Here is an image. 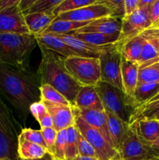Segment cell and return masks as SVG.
I'll list each match as a JSON object with an SVG mask.
<instances>
[{
  "instance_id": "6",
  "label": "cell",
  "mask_w": 159,
  "mask_h": 160,
  "mask_svg": "<svg viewBox=\"0 0 159 160\" xmlns=\"http://www.w3.org/2000/svg\"><path fill=\"white\" fill-rule=\"evenodd\" d=\"M65 69L72 78L84 86H96L101 81L99 58L70 56L64 59Z\"/></svg>"
},
{
  "instance_id": "5",
  "label": "cell",
  "mask_w": 159,
  "mask_h": 160,
  "mask_svg": "<svg viewBox=\"0 0 159 160\" xmlns=\"http://www.w3.org/2000/svg\"><path fill=\"white\" fill-rule=\"evenodd\" d=\"M95 89L104 111L112 112L129 124L135 110L132 98L128 97L123 91L103 81H100L95 86Z\"/></svg>"
},
{
  "instance_id": "53",
  "label": "cell",
  "mask_w": 159,
  "mask_h": 160,
  "mask_svg": "<svg viewBox=\"0 0 159 160\" xmlns=\"http://www.w3.org/2000/svg\"><path fill=\"white\" fill-rule=\"evenodd\" d=\"M153 160H159V158L158 157H156L155 159H154Z\"/></svg>"
},
{
  "instance_id": "7",
  "label": "cell",
  "mask_w": 159,
  "mask_h": 160,
  "mask_svg": "<svg viewBox=\"0 0 159 160\" xmlns=\"http://www.w3.org/2000/svg\"><path fill=\"white\" fill-rule=\"evenodd\" d=\"M122 43L117 42L106 48L99 56L101 81L124 92L121 78Z\"/></svg>"
},
{
  "instance_id": "40",
  "label": "cell",
  "mask_w": 159,
  "mask_h": 160,
  "mask_svg": "<svg viewBox=\"0 0 159 160\" xmlns=\"http://www.w3.org/2000/svg\"><path fill=\"white\" fill-rule=\"evenodd\" d=\"M149 17L152 27L154 28L159 21V0H154L150 7Z\"/></svg>"
},
{
  "instance_id": "35",
  "label": "cell",
  "mask_w": 159,
  "mask_h": 160,
  "mask_svg": "<svg viewBox=\"0 0 159 160\" xmlns=\"http://www.w3.org/2000/svg\"><path fill=\"white\" fill-rule=\"evenodd\" d=\"M98 2L108 8L110 17L123 20L126 16L125 0H98Z\"/></svg>"
},
{
  "instance_id": "57",
  "label": "cell",
  "mask_w": 159,
  "mask_h": 160,
  "mask_svg": "<svg viewBox=\"0 0 159 160\" xmlns=\"http://www.w3.org/2000/svg\"><path fill=\"white\" fill-rule=\"evenodd\" d=\"M17 160H23V159H20V158H19V159H17Z\"/></svg>"
},
{
  "instance_id": "47",
  "label": "cell",
  "mask_w": 159,
  "mask_h": 160,
  "mask_svg": "<svg viewBox=\"0 0 159 160\" xmlns=\"http://www.w3.org/2000/svg\"><path fill=\"white\" fill-rule=\"evenodd\" d=\"M73 160H98V158L95 157H87V156H76Z\"/></svg>"
},
{
  "instance_id": "30",
  "label": "cell",
  "mask_w": 159,
  "mask_h": 160,
  "mask_svg": "<svg viewBox=\"0 0 159 160\" xmlns=\"http://www.w3.org/2000/svg\"><path fill=\"white\" fill-rule=\"evenodd\" d=\"M41 101H46L56 104L71 106L68 100L56 89L48 84H42L40 87Z\"/></svg>"
},
{
  "instance_id": "45",
  "label": "cell",
  "mask_w": 159,
  "mask_h": 160,
  "mask_svg": "<svg viewBox=\"0 0 159 160\" xmlns=\"http://www.w3.org/2000/svg\"><path fill=\"white\" fill-rule=\"evenodd\" d=\"M151 148L152 149L153 152L155 155L156 157L159 158V137L152 145H151Z\"/></svg>"
},
{
  "instance_id": "9",
  "label": "cell",
  "mask_w": 159,
  "mask_h": 160,
  "mask_svg": "<svg viewBox=\"0 0 159 160\" xmlns=\"http://www.w3.org/2000/svg\"><path fill=\"white\" fill-rule=\"evenodd\" d=\"M118 154L119 160H153L156 158L151 145L140 138L131 129Z\"/></svg>"
},
{
  "instance_id": "32",
  "label": "cell",
  "mask_w": 159,
  "mask_h": 160,
  "mask_svg": "<svg viewBox=\"0 0 159 160\" xmlns=\"http://www.w3.org/2000/svg\"><path fill=\"white\" fill-rule=\"evenodd\" d=\"M78 156L77 130L73 126L67 128V142L65 148V160H73Z\"/></svg>"
},
{
  "instance_id": "14",
  "label": "cell",
  "mask_w": 159,
  "mask_h": 160,
  "mask_svg": "<svg viewBox=\"0 0 159 160\" xmlns=\"http://www.w3.org/2000/svg\"><path fill=\"white\" fill-rule=\"evenodd\" d=\"M42 102L52 119L53 128L57 132L74 125L75 120L71 106L56 104L46 101Z\"/></svg>"
},
{
  "instance_id": "39",
  "label": "cell",
  "mask_w": 159,
  "mask_h": 160,
  "mask_svg": "<svg viewBox=\"0 0 159 160\" xmlns=\"http://www.w3.org/2000/svg\"><path fill=\"white\" fill-rule=\"evenodd\" d=\"M41 131L44 140L46 144L48 152L53 156L55 152V144L58 132L53 128H43V129H41Z\"/></svg>"
},
{
  "instance_id": "36",
  "label": "cell",
  "mask_w": 159,
  "mask_h": 160,
  "mask_svg": "<svg viewBox=\"0 0 159 160\" xmlns=\"http://www.w3.org/2000/svg\"><path fill=\"white\" fill-rule=\"evenodd\" d=\"M67 142V129L58 131L55 144V152L53 158L59 160H65V148Z\"/></svg>"
},
{
  "instance_id": "21",
  "label": "cell",
  "mask_w": 159,
  "mask_h": 160,
  "mask_svg": "<svg viewBox=\"0 0 159 160\" xmlns=\"http://www.w3.org/2000/svg\"><path fill=\"white\" fill-rule=\"evenodd\" d=\"M38 46L44 47L46 49L52 51L63 57L79 56L63 41L52 34H45L34 36Z\"/></svg>"
},
{
  "instance_id": "50",
  "label": "cell",
  "mask_w": 159,
  "mask_h": 160,
  "mask_svg": "<svg viewBox=\"0 0 159 160\" xmlns=\"http://www.w3.org/2000/svg\"><path fill=\"white\" fill-rule=\"evenodd\" d=\"M151 119H154V120H157V121H159V112H158V113L156 114V115H154V117H153L152 118H151Z\"/></svg>"
},
{
  "instance_id": "52",
  "label": "cell",
  "mask_w": 159,
  "mask_h": 160,
  "mask_svg": "<svg viewBox=\"0 0 159 160\" xmlns=\"http://www.w3.org/2000/svg\"><path fill=\"white\" fill-rule=\"evenodd\" d=\"M154 28H159V21H158V23H157V25H156V26L154 27Z\"/></svg>"
},
{
  "instance_id": "8",
  "label": "cell",
  "mask_w": 159,
  "mask_h": 160,
  "mask_svg": "<svg viewBox=\"0 0 159 160\" xmlns=\"http://www.w3.org/2000/svg\"><path fill=\"white\" fill-rule=\"evenodd\" d=\"M74 126L84 138L91 145L98 159L119 160L118 152L104 139V138L91 126L87 124L81 117L73 113Z\"/></svg>"
},
{
  "instance_id": "33",
  "label": "cell",
  "mask_w": 159,
  "mask_h": 160,
  "mask_svg": "<svg viewBox=\"0 0 159 160\" xmlns=\"http://www.w3.org/2000/svg\"><path fill=\"white\" fill-rule=\"evenodd\" d=\"M138 83L139 84H158L159 70L154 65L140 67V68L139 67Z\"/></svg>"
},
{
  "instance_id": "56",
  "label": "cell",
  "mask_w": 159,
  "mask_h": 160,
  "mask_svg": "<svg viewBox=\"0 0 159 160\" xmlns=\"http://www.w3.org/2000/svg\"><path fill=\"white\" fill-rule=\"evenodd\" d=\"M98 160H111V159H98Z\"/></svg>"
},
{
  "instance_id": "24",
  "label": "cell",
  "mask_w": 159,
  "mask_h": 160,
  "mask_svg": "<svg viewBox=\"0 0 159 160\" xmlns=\"http://www.w3.org/2000/svg\"><path fill=\"white\" fill-rule=\"evenodd\" d=\"M72 36L83 42L97 46H105L114 45L119 42L120 34H105L100 33H71Z\"/></svg>"
},
{
  "instance_id": "51",
  "label": "cell",
  "mask_w": 159,
  "mask_h": 160,
  "mask_svg": "<svg viewBox=\"0 0 159 160\" xmlns=\"http://www.w3.org/2000/svg\"><path fill=\"white\" fill-rule=\"evenodd\" d=\"M153 65L154 66V67H156V68L157 69V70H159V62H156V63H154V64H153Z\"/></svg>"
},
{
  "instance_id": "46",
  "label": "cell",
  "mask_w": 159,
  "mask_h": 160,
  "mask_svg": "<svg viewBox=\"0 0 159 160\" xmlns=\"http://www.w3.org/2000/svg\"><path fill=\"white\" fill-rule=\"evenodd\" d=\"M149 41L153 44V45H154V47L156 48V49H157V52H158V54H159V38L149 39Z\"/></svg>"
},
{
  "instance_id": "55",
  "label": "cell",
  "mask_w": 159,
  "mask_h": 160,
  "mask_svg": "<svg viewBox=\"0 0 159 160\" xmlns=\"http://www.w3.org/2000/svg\"><path fill=\"white\" fill-rule=\"evenodd\" d=\"M52 160H59V159H55V158H53Z\"/></svg>"
},
{
  "instance_id": "29",
  "label": "cell",
  "mask_w": 159,
  "mask_h": 160,
  "mask_svg": "<svg viewBox=\"0 0 159 160\" xmlns=\"http://www.w3.org/2000/svg\"><path fill=\"white\" fill-rule=\"evenodd\" d=\"M159 62V54L154 45L150 42L146 40L142 49L141 55L138 61L139 67H145L153 65Z\"/></svg>"
},
{
  "instance_id": "37",
  "label": "cell",
  "mask_w": 159,
  "mask_h": 160,
  "mask_svg": "<svg viewBox=\"0 0 159 160\" xmlns=\"http://www.w3.org/2000/svg\"><path fill=\"white\" fill-rule=\"evenodd\" d=\"M19 138H21L28 141V142L41 145V146L44 147L47 149L46 144L44 140L41 130L39 131V130H34L31 129V128H24V129H22Z\"/></svg>"
},
{
  "instance_id": "2",
  "label": "cell",
  "mask_w": 159,
  "mask_h": 160,
  "mask_svg": "<svg viewBox=\"0 0 159 160\" xmlns=\"http://www.w3.org/2000/svg\"><path fill=\"white\" fill-rule=\"evenodd\" d=\"M41 59L37 74L41 84H48L60 92L72 105L74 102L82 86L78 84L68 73L64 65L65 57L39 46Z\"/></svg>"
},
{
  "instance_id": "22",
  "label": "cell",
  "mask_w": 159,
  "mask_h": 160,
  "mask_svg": "<svg viewBox=\"0 0 159 160\" xmlns=\"http://www.w3.org/2000/svg\"><path fill=\"white\" fill-rule=\"evenodd\" d=\"M55 18L54 13L48 12H36L24 15L26 28L30 34L34 36L43 34Z\"/></svg>"
},
{
  "instance_id": "16",
  "label": "cell",
  "mask_w": 159,
  "mask_h": 160,
  "mask_svg": "<svg viewBox=\"0 0 159 160\" xmlns=\"http://www.w3.org/2000/svg\"><path fill=\"white\" fill-rule=\"evenodd\" d=\"M105 113L107 116L108 128L112 145L118 153H119L123 143L130 132L129 125L120 120L112 112L105 111Z\"/></svg>"
},
{
  "instance_id": "43",
  "label": "cell",
  "mask_w": 159,
  "mask_h": 160,
  "mask_svg": "<svg viewBox=\"0 0 159 160\" xmlns=\"http://www.w3.org/2000/svg\"><path fill=\"white\" fill-rule=\"evenodd\" d=\"M35 1L36 0H20V2H19L18 6L20 11H21L23 15L26 12H27L28 10L32 7V6L34 4Z\"/></svg>"
},
{
  "instance_id": "23",
  "label": "cell",
  "mask_w": 159,
  "mask_h": 160,
  "mask_svg": "<svg viewBox=\"0 0 159 160\" xmlns=\"http://www.w3.org/2000/svg\"><path fill=\"white\" fill-rule=\"evenodd\" d=\"M146 39L140 34L122 43V56L124 59L138 63Z\"/></svg>"
},
{
  "instance_id": "26",
  "label": "cell",
  "mask_w": 159,
  "mask_h": 160,
  "mask_svg": "<svg viewBox=\"0 0 159 160\" xmlns=\"http://www.w3.org/2000/svg\"><path fill=\"white\" fill-rule=\"evenodd\" d=\"M48 152L46 148L37 144L32 143L18 138L17 153L20 159L23 160H34L41 159Z\"/></svg>"
},
{
  "instance_id": "28",
  "label": "cell",
  "mask_w": 159,
  "mask_h": 160,
  "mask_svg": "<svg viewBox=\"0 0 159 160\" xmlns=\"http://www.w3.org/2000/svg\"><path fill=\"white\" fill-rule=\"evenodd\" d=\"M30 112L39 123L41 129L53 128L52 119L42 101L33 103L30 106Z\"/></svg>"
},
{
  "instance_id": "48",
  "label": "cell",
  "mask_w": 159,
  "mask_h": 160,
  "mask_svg": "<svg viewBox=\"0 0 159 160\" xmlns=\"http://www.w3.org/2000/svg\"><path fill=\"white\" fill-rule=\"evenodd\" d=\"M52 159H53V156H51L50 153L47 152L42 158H41V159H34V160H52Z\"/></svg>"
},
{
  "instance_id": "49",
  "label": "cell",
  "mask_w": 159,
  "mask_h": 160,
  "mask_svg": "<svg viewBox=\"0 0 159 160\" xmlns=\"http://www.w3.org/2000/svg\"><path fill=\"white\" fill-rule=\"evenodd\" d=\"M157 100H159V93L157 94V95H156V96H154V98H152V99L151 100V101L149 102L148 103H151V102H155V101H157Z\"/></svg>"
},
{
  "instance_id": "17",
  "label": "cell",
  "mask_w": 159,
  "mask_h": 160,
  "mask_svg": "<svg viewBox=\"0 0 159 160\" xmlns=\"http://www.w3.org/2000/svg\"><path fill=\"white\" fill-rule=\"evenodd\" d=\"M122 24H123L122 19L114 18L112 17H105L93 20L88 25L80 28L75 32L120 34Z\"/></svg>"
},
{
  "instance_id": "12",
  "label": "cell",
  "mask_w": 159,
  "mask_h": 160,
  "mask_svg": "<svg viewBox=\"0 0 159 160\" xmlns=\"http://www.w3.org/2000/svg\"><path fill=\"white\" fill-rule=\"evenodd\" d=\"M105 17H110V10L107 6L101 4L96 0L94 4L70 12H62L56 18L76 22H90Z\"/></svg>"
},
{
  "instance_id": "31",
  "label": "cell",
  "mask_w": 159,
  "mask_h": 160,
  "mask_svg": "<svg viewBox=\"0 0 159 160\" xmlns=\"http://www.w3.org/2000/svg\"><path fill=\"white\" fill-rule=\"evenodd\" d=\"M96 0H62V2L55 8L53 13L56 17L62 12H70L84 6L94 4Z\"/></svg>"
},
{
  "instance_id": "34",
  "label": "cell",
  "mask_w": 159,
  "mask_h": 160,
  "mask_svg": "<svg viewBox=\"0 0 159 160\" xmlns=\"http://www.w3.org/2000/svg\"><path fill=\"white\" fill-rule=\"evenodd\" d=\"M62 2V0H36L32 7L24 15L30 13H36V12L53 13L55 8Z\"/></svg>"
},
{
  "instance_id": "11",
  "label": "cell",
  "mask_w": 159,
  "mask_h": 160,
  "mask_svg": "<svg viewBox=\"0 0 159 160\" xmlns=\"http://www.w3.org/2000/svg\"><path fill=\"white\" fill-rule=\"evenodd\" d=\"M19 3L0 11V33L30 34Z\"/></svg>"
},
{
  "instance_id": "54",
  "label": "cell",
  "mask_w": 159,
  "mask_h": 160,
  "mask_svg": "<svg viewBox=\"0 0 159 160\" xmlns=\"http://www.w3.org/2000/svg\"><path fill=\"white\" fill-rule=\"evenodd\" d=\"M0 160H9V159H0Z\"/></svg>"
},
{
  "instance_id": "19",
  "label": "cell",
  "mask_w": 159,
  "mask_h": 160,
  "mask_svg": "<svg viewBox=\"0 0 159 160\" xmlns=\"http://www.w3.org/2000/svg\"><path fill=\"white\" fill-rule=\"evenodd\" d=\"M139 65L122 58L121 78L124 93L132 98L138 83Z\"/></svg>"
},
{
  "instance_id": "4",
  "label": "cell",
  "mask_w": 159,
  "mask_h": 160,
  "mask_svg": "<svg viewBox=\"0 0 159 160\" xmlns=\"http://www.w3.org/2000/svg\"><path fill=\"white\" fill-rule=\"evenodd\" d=\"M21 131L13 114L0 97V159H19L17 147Z\"/></svg>"
},
{
  "instance_id": "10",
  "label": "cell",
  "mask_w": 159,
  "mask_h": 160,
  "mask_svg": "<svg viewBox=\"0 0 159 160\" xmlns=\"http://www.w3.org/2000/svg\"><path fill=\"white\" fill-rule=\"evenodd\" d=\"M152 27L149 17V10L139 9L129 17L123 19L122 30L120 33V43H123L141 34L143 31Z\"/></svg>"
},
{
  "instance_id": "20",
  "label": "cell",
  "mask_w": 159,
  "mask_h": 160,
  "mask_svg": "<svg viewBox=\"0 0 159 160\" xmlns=\"http://www.w3.org/2000/svg\"><path fill=\"white\" fill-rule=\"evenodd\" d=\"M72 106L82 109H94L102 112L104 111L101 99L95 89V86L82 87Z\"/></svg>"
},
{
  "instance_id": "1",
  "label": "cell",
  "mask_w": 159,
  "mask_h": 160,
  "mask_svg": "<svg viewBox=\"0 0 159 160\" xmlns=\"http://www.w3.org/2000/svg\"><path fill=\"white\" fill-rule=\"evenodd\" d=\"M41 82L28 68L0 63V93L23 117L33 103L41 101Z\"/></svg>"
},
{
  "instance_id": "15",
  "label": "cell",
  "mask_w": 159,
  "mask_h": 160,
  "mask_svg": "<svg viewBox=\"0 0 159 160\" xmlns=\"http://www.w3.org/2000/svg\"><path fill=\"white\" fill-rule=\"evenodd\" d=\"M63 41L68 46H70L76 54L80 57L99 58L101 53L108 48L110 45L105 46H97L87 42H83L76 38L71 34H52Z\"/></svg>"
},
{
  "instance_id": "18",
  "label": "cell",
  "mask_w": 159,
  "mask_h": 160,
  "mask_svg": "<svg viewBox=\"0 0 159 160\" xmlns=\"http://www.w3.org/2000/svg\"><path fill=\"white\" fill-rule=\"evenodd\" d=\"M129 128L149 145L159 137V121L154 119L141 118L129 123Z\"/></svg>"
},
{
  "instance_id": "38",
  "label": "cell",
  "mask_w": 159,
  "mask_h": 160,
  "mask_svg": "<svg viewBox=\"0 0 159 160\" xmlns=\"http://www.w3.org/2000/svg\"><path fill=\"white\" fill-rule=\"evenodd\" d=\"M77 130V129H76ZM77 149L78 156L87 157L97 158L96 152L90 143L84 138V136L77 131Z\"/></svg>"
},
{
  "instance_id": "41",
  "label": "cell",
  "mask_w": 159,
  "mask_h": 160,
  "mask_svg": "<svg viewBox=\"0 0 159 160\" xmlns=\"http://www.w3.org/2000/svg\"><path fill=\"white\" fill-rule=\"evenodd\" d=\"M139 0H125V10L126 17H129L138 9Z\"/></svg>"
},
{
  "instance_id": "25",
  "label": "cell",
  "mask_w": 159,
  "mask_h": 160,
  "mask_svg": "<svg viewBox=\"0 0 159 160\" xmlns=\"http://www.w3.org/2000/svg\"><path fill=\"white\" fill-rule=\"evenodd\" d=\"M159 93L158 84H137L132 98L135 109L149 102Z\"/></svg>"
},
{
  "instance_id": "27",
  "label": "cell",
  "mask_w": 159,
  "mask_h": 160,
  "mask_svg": "<svg viewBox=\"0 0 159 160\" xmlns=\"http://www.w3.org/2000/svg\"><path fill=\"white\" fill-rule=\"evenodd\" d=\"M91 22V21H90ZM90 22H76L72 20H64L55 18L48 29L44 32L45 34H68L78 31L80 28L88 25Z\"/></svg>"
},
{
  "instance_id": "42",
  "label": "cell",
  "mask_w": 159,
  "mask_h": 160,
  "mask_svg": "<svg viewBox=\"0 0 159 160\" xmlns=\"http://www.w3.org/2000/svg\"><path fill=\"white\" fill-rule=\"evenodd\" d=\"M146 40L159 38V28H151L140 34Z\"/></svg>"
},
{
  "instance_id": "3",
  "label": "cell",
  "mask_w": 159,
  "mask_h": 160,
  "mask_svg": "<svg viewBox=\"0 0 159 160\" xmlns=\"http://www.w3.org/2000/svg\"><path fill=\"white\" fill-rule=\"evenodd\" d=\"M37 45L33 34L0 33V63L28 68V61Z\"/></svg>"
},
{
  "instance_id": "13",
  "label": "cell",
  "mask_w": 159,
  "mask_h": 160,
  "mask_svg": "<svg viewBox=\"0 0 159 160\" xmlns=\"http://www.w3.org/2000/svg\"><path fill=\"white\" fill-rule=\"evenodd\" d=\"M71 107L73 113L79 116L87 124L96 129L104 138V139L113 147L110 135H109L105 111L102 112V111L94 110V109H82V108H77L73 106H71Z\"/></svg>"
},
{
  "instance_id": "44",
  "label": "cell",
  "mask_w": 159,
  "mask_h": 160,
  "mask_svg": "<svg viewBox=\"0 0 159 160\" xmlns=\"http://www.w3.org/2000/svg\"><path fill=\"white\" fill-rule=\"evenodd\" d=\"M20 0H0V11L18 4Z\"/></svg>"
}]
</instances>
